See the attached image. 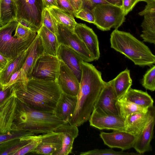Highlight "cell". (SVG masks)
<instances>
[{"instance_id": "f35d334b", "label": "cell", "mask_w": 155, "mask_h": 155, "mask_svg": "<svg viewBox=\"0 0 155 155\" xmlns=\"http://www.w3.org/2000/svg\"><path fill=\"white\" fill-rule=\"evenodd\" d=\"M57 7L74 15L76 12L68 0H56Z\"/></svg>"}, {"instance_id": "e0dca14e", "label": "cell", "mask_w": 155, "mask_h": 155, "mask_svg": "<svg viewBox=\"0 0 155 155\" xmlns=\"http://www.w3.org/2000/svg\"><path fill=\"white\" fill-rule=\"evenodd\" d=\"M62 146L61 135L53 131L42 135L41 140L32 152L37 154L54 155Z\"/></svg>"}, {"instance_id": "9c48e42d", "label": "cell", "mask_w": 155, "mask_h": 155, "mask_svg": "<svg viewBox=\"0 0 155 155\" xmlns=\"http://www.w3.org/2000/svg\"><path fill=\"white\" fill-rule=\"evenodd\" d=\"M58 25L56 36L60 45L67 46L74 50L84 61L88 62L94 61L84 43L74 32L58 22Z\"/></svg>"}, {"instance_id": "836d02e7", "label": "cell", "mask_w": 155, "mask_h": 155, "mask_svg": "<svg viewBox=\"0 0 155 155\" xmlns=\"http://www.w3.org/2000/svg\"><path fill=\"white\" fill-rule=\"evenodd\" d=\"M139 153L124 152L122 151H116L112 149H94L93 150L80 153V155H140Z\"/></svg>"}, {"instance_id": "bcb514c9", "label": "cell", "mask_w": 155, "mask_h": 155, "mask_svg": "<svg viewBox=\"0 0 155 155\" xmlns=\"http://www.w3.org/2000/svg\"><path fill=\"white\" fill-rule=\"evenodd\" d=\"M9 60L0 54V72L4 68Z\"/></svg>"}, {"instance_id": "83f0119b", "label": "cell", "mask_w": 155, "mask_h": 155, "mask_svg": "<svg viewBox=\"0 0 155 155\" xmlns=\"http://www.w3.org/2000/svg\"><path fill=\"white\" fill-rule=\"evenodd\" d=\"M35 136V135L26 136L0 144V155H14L15 152L30 143Z\"/></svg>"}, {"instance_id": "cb8c5ba5", "label": "cell", "mask_w": 155, "mask_h": 155, "mask_svg": "<svg viewBox=\"0 0 155 155\" xmlns=\"http://www.w3.org/2000/svg\"><path fill=\"white\" fill-rule=\"evenodd\" d=\"M144 16L141 24L142 33L140 36L144 42L155 44V9L139 13Z\"/></svg>"}, {"instance_id": "ffe728a7", "label": "cell", "mask_w": 155, "mask_h": 155, "mask_svg": "<svg viewBox=\"0 0 155 155\" xmlns=\"http://www.w3.org/2000/svg\"><path fill=\"white\" fill-rule=\"evenodd\" d=\"M77 97L61 93L58 99L53 114L65 123H68L75 111Z\"/></svg>"}, {"instance_id": "74e56055", "label": "cell", "mask_w": 155, "mask_h": 155, "mask_svg": "<svg viewBox=\"0 0 155 155\" xmlns=\"http://www.w3.org/2000/svg\"><path fill=\"white\" fill-rule=\"evenodd\" d=\"M74 16L77 18L90 23L94 24L95 17L93 10L85 8L81 9L76 13Z\"/></svg>"}, {"instance_id": "6da1fadb", "label": "cell", "mask_w": 155, "mask_h": 155, "mask_svg": "<svg viewBox=\"0 0 155 155\" xmlns=\"http://www.w3.org/2000/svg\"><path fill=\"white\" fill-rule=\"evenodd\" d=\"M76 106L69 123L77 127L88 120L106 82L93 64L83 61Z\"/></svg>"}, {"instance_id": "484cf974", "label": "cell", "mask_w": 155, "mask_h": 155, "mask_svg": "<svg viewBox=\"0 0 155 155\" xmlns=\"http://www.w3.org/2000/svg\"><path fill=\"white\" fill-rule=\"evenodd\" d=\"M122 98L146 108L153 106V100L148 93L131 87Z\"/></svg>"}, {"instance_id": "8fae6325", "label": "cell", "mask_w": 155, "mask_h": 155, "mask_svg": "<svg viewBox=\"0 0 155 155\" xmlns=\"http://www.w3.org/2000/svg\"><path fill=\"white\" fill-rule=\"evenodd\" d=\"M89 120L90 126L100 130H126V119L120 115L106 114L94 110Z\"/></svg>"}, {"instance_id": "ac0fdd59", "label": "cell", "mask_w": 155, "mask_h": 155, "mask_svg": "<svg viewBox=\"0 0 155 155\" xmlns=\"http://www.w3.org/2000/svg\"><path fill=\"white\" fill-rule=\"evenodd\" d=\"M43 54L41 39L37 33L31 45L29 52L22 68L21 69L23 84H26L31 78L33 69L37 60Z\"/></svg>"}, {"instance_id": "7bdbcfd3", "label": "cell", "mask_w": 155, "mask_h": 155, "mask_svg": "<svg viewBox=\"0 0 155 155\" xmlns=\"http://www.w3.org/2000/svg\"><path fill=\"white\" fill-rule=\"evenodd\" d=\"M14 84L4 90L2 89V86L1 87H0V104L12 94L13 91Z\"/></svg>"}, {"instance_id": "30bf717a", "label": "cell", "mask_w": 155, "mask_h": 155, "mask_svg": "<svg viewBox=\"0 0 155 155\" xmlns=\"http://www.w3.org/2000/svg\"><path fill=\"white\" fill-rule=\"evenodd\" d=\"M17 98L13 88L12 94L0 104V134L17 131L14 121Z\"/></svg>"}, {"instance_id": "ab89813d", "label": "cell", "mask_w": 155, "mask_h": 155, "mask_svg": "<svg viewBox=\"0 0 155 155\" xmlns=\"http://www.w3.org/2000/svg\"><path fill=\"white\" fill-rule=\"evenodd\" d=\"M21 82H23V79L21 72L20 69L12 74L9 81L7 84L1 86L2 89L4 90L16 83Z\"/></svg>"}, {"instance_id": "60d3db41", "label": "cell", "mask_w": 155, "mask_h": 155, "mask_svg": "<svg viewBox=\"0 0 155 155\" xmlns=\"http://www.w3.org/2000/svg\"><path fill=\"white\" fill-rule=\"evenodd\" d=\"M81 9L86 8L92 10L97 5L109 4L104 0H82Z\"/></svg>"}, {"instance_id": "f546056e", "label": "cell", "mask_w": 155, "mask_h": 155, "mask_svg": "<svg viewBox=\"0 0 155 155\" xmlns=\"http://www.w3.org/2000/svg\"><path fill=\"white\" fill-rule=\"evenodd\" d=\"M116 105L120 115L125 119L132 114L140 112H146L149 109V108L140 106L122 98L117 100Z\"/></svg>"}, {"instance_id": "7402d4cb", "label": "cell", "mask_w": 155, "mask_h": 155, "mask_svg": "<svg viewBox=\"0 0 155 155\" xmlns=\"http://www.w3.org/2000/svg\"><path fill=\"white\" fill-rule=\"evenodd\" d=\"M155 122V112L143 130L137 137L133 148L140 154L152 150L150 142L153 136Z\"/></svg>"}, {"instance_id": "d590c367", "label": "cell", "mask_w": 155, "mask_h": 155, "mask_svg": "<svg viewBox=\"0 0 155 155\" xmlns=\"http://www.w3.org/2000/svg\"><path fill=\"white\" fill-rule=\"evenodd\" d=\"M34 135L35 134L23 130L15 131L0 134V144L12 140L20 138L26 136Z\"/></svg>"}, {"instance_id": "8992f818", "label": "cell", "mask_w": 155, "mask_h": 155, "mask_svg": "<svg viewBox=\"0 0 155 155\" xmlns=\"http://www.w3.org/2000/svg\"><path fill=\"white\" fill-rule=\"evenodd\" d=\"M94 24L102 31L112 28L117 29L124 21L125 15L121 7L110 4H100L93 10Z\"/></svg>"}, {"instance_id": "ba28073f", "label": "cell", "mask_w": 155, "mask_h": 155, "mask_svg": "<svg viewBox=\"0 0 155 155\" xmlns=\"http://www.w3.org/2000/svg\"><path fill=\"white\" fill-rule=\"evenodd\" d=\"M60 60L57 56L43 54L37 60L31 78L46 81H56Z\"/></svg>"}, {"instance_id": "4fadbf2b", "label": "cell", "mask_w": 155, "mask_h": 155, "mask_svg": "<svg viewBox=\"0 0 155 155\" xmlns=\"http://www.w3.org/2000/svg\"><path fill=\"white\" fill-rule=\"evenodd\" d=\"M56 81L62 93L72 96H77L80 82L72 71L60 60Z\"/></svg>"}, {"instance_id": "277c9868", "label": "cell", "mask_w": 155, "mask_h": 155, "mask_svg": "<svg viewBox=\"0 0 155 155\" xmlns=\"http://www.w3.org/2000/svg\"><path fill=\"white\" fill-rule=\"evenodd\" d=\"M111 47L125 55L136 65L150 66L155 56L150 48L129 32L115 29L110 38Z\"/></svg>"}, {"instance_id": "5bb4252c", "label": "cell", "mask_w": 155, "mask_h": 155, "mask_svg": "<svg viewBox=\"0 0 155 155\" xmlns=\"http://www.w3.org/2000/svg\"><path fill=\"white\" fill-rule=\"evenodd\" d=\"M114 131L111 133L101 132L100 136L105 144L122 150L133 147L137 138L135 136L125 131Z\"/></svg>"}, {"instance_id": "8d00e7d4", "label": "cell", "mask_w": 155, "mask_h": 155, "mask_svg": "<svg viewBox=\"0 0 155 155\" xmlns=\"http://www.w3.org/2000/svg\"><path fill=\"white\" fill-rule=\"evenodd\" d=\"M42 135H35L33 140L28 144L15 152L14 155H23L32 153L39 143Z\"/></svg>"}, {"instance_id": "ee69618b", "label": "cell", "mask_w": 155, "mask_h": 155, "mask_svg": "<svg viewBox=\"0 0 155 155\" xmlns=\"http://www.w3.org/2000/svg\"><path fill=\"white\" fill-rule=\"evenodd\" d=\"M74 9L76 13L81 9L82 0H68Z\"/></svg>"}, {"instance_id": "d6986e66", "label": "cell", "mask_w": 155, "mask_h": 155, "mask_svg": "<svg viewBox=\"0 0 155 155\" xmlns=\"http://www.w3.org/2000/svg\"><path fill=\"white\" fill-rule=\"evenodd\" d=\"M155 112L153 106L147 112H138L130 115L126 118L125 131L137 137L146 126Z\"/></svg>"}, {"instance_id": "9a60e30c", "label": "cell", "mask_w": 155, "mask_h": 155, "mask_svg": "<svg viewBox=\"0 0 155 155\" xmlns=\"http://www.w3.org/2000/svg\"><path fill=\"white\" fill-rule=\"evenodd\" d=\"M74 32L83 42L94 60L100 57L99 42L93 30L85 24L77 23Z\"/></svg>"}, {"instance_id": "d6a6232c", "label": "cell", "mask_w": 155, "mask_h": 155, "mask_svg": "<svg viewBox=\"0 0 155 155\" xmlns=\"http://www.w3.org/2000/svg\"><path fill=\"white\" fill-rule=\"evenodd\" d=\"M142 86L152 91L155 90V65H153L144 75L141 81Z\"/></svg>"}, {"instance_id": "4316f807", "label": "cell", "mask_w": 155, "mask_h": 155, "mask_svg": "<svg viewBox=\"0 0 155 155\" xmlns=\"http://www.w3.org/2000/svg\"><path fill=\"white\" fill-rule=\"evenodd\" d=\"M114 89L118 100L122 98L132 85L130 70L127 68L113 79Z\"/></svg>"}, {"instance_id": "1f68e13d", "label": "cell", "mask_w": 155, "mask_h": 155, "mask_svg": "<svg viewBox=\"0 0 155 155\" xmlns=\"http://www.w3.org/2000/svg\"><path fill=\"white\" fill-rule=\"evenodd\" d=\"M42 24L57 35L58 33V22L47 8L44 9Z\"/></svg>"}, {"instance_id": "3957f363", "label": "cell", "mask_w": 155, "mask_h": 155, "mask_svg": "<svg viewBox=\"0 0 155 155\" xmlns=\"http://www.w3.org/2000/svg\"><path fill=\"white\" fill-rule=\"evenodd\" d=\"M14 123L17 131H29L35 134L54 131L65 123L53 114L33 109L17 98Z\"/></svg>"}, {"instance_id": "e575fe53", "label": "cell", "mask_w": 155, "mask_h": 155, "mask_svg": "<svg viewBox=\"0 0 155 155\" xmlns=\"http://www.w3.org/2000/svg\"><path fill=\"white\" fill-rule=\"evenodd\" d=\"M37 33L18 22L13 36L19 39L25 40Z\"/></svg>"}, {"instance_id": "4dcf8cb0", "label": "cell", "mask_w": 155, "mask_h": 155, "mask_svg": "<svg viewBox=\"0 0 155 155\" xmlns=\"http://www.w3.org/2000/svg\"><path fill=\"white\" fill-rule=\"evenodd\" d=\"M14 19L16 18L13 0H2L0 27Z\"/></svg>"}, {"instance_id": "7dc6e473", "label": "cell", "mask_w": 155, "mask_h": 155, "mask_svg": "<svg viewBox=\"0 0 155 155\" xmlns=\"http://www.w3.org/2000/svg\"><path fill=\"white\" fill-rule=\"evenodd\" d=\"M108 3L122 7V0H104Z\"/></svg>"}, {"instance_id": "f1b7e54d", "label": "cell", "mask_w": 155, "mask_h": 155, "mask_svg": "<svg viewBox=\"0 0 155 155\" xmlns=\"http://www.w3.org/2000/svg\"><path fill=\"white\" fill-rule=\"evenodd\" d=\"M48 9L58 23L62 24L74 32V28L77 23L73 15L57 7Z\"/></svg>"}, {"instance_id": "b9f144b4", "label": "cell", "mask_w": 155, "mask_h": 155, "mask_svg": "<svg viewBox=\"0 0 155 155\" xmlns=\"http://www.w3.org/2000/svg\"><path fill=\"white\" fill-rule=\"evenodd\" d=\"M140 1L139 0H122V8L125 15L134 8L136 4Z\"/></svg>"}, {"instance_id": "c3c4849f", "label": "cell", "mask_w": 155, "mask_h": 155, "mask_svg": "<svg viewBox=\"0 0 155 155\" xmlns=\"http://www.w3.org/2000/svg\"><path fill=\"white\" fill-rule=\"evenodd\" d=\"M140 1H144L147 3V4L155 2V0H139Z\"/></svg>"}, {"instance_id": "5b68a950", "label": "cell", "mask_w": 155, "mask_h": 155, "mask_svg": "<svg viewBox=\"0 0 155 155\" xmlns=\"http://www.w3.org/2000/svg\"><path fill=\"white\" fill-rule=\"evenodd\" d=\"M18 22L16 19H14L0 27V54L8 60L14 58L27 49L37 34L25 40L13 37L12 33Z\"/></svg>"}, {"instance_id": "7a4b0ae2", "label": "cell", "mask_w": 155, "mask_h": 155, "mask_svg": "<svg viewBox=\"0 0 155 155\" xmlns=\"http://www.w3.org/2000/svg\"><path fill=\"white\" fill-rule=\"evenodd\" d=\"M17 98L36 110L53 114L62 93L56 81L30 78L27 82L15 83L13 86Z\"/></svg>"}, {"instance_id": "7c38bea8", "label": "cell", "mask_w": 155, "mask_h": 155, "mask_svg": "<svg viewBox=\"0 0 155 155\" xmlns=\"http://www.w3.org/2000/svg\"><path fill=\"white\" fill-rule=\"evenodd\" d=\"M113 79L106 82L96 101L94 110L106 114L120 115L116 102L118 100L113 85Z\"/></svg>"}, {"instance_id": "2e32d148", "label": "cell", "mask_w": 155, "mask_h": 155, "mask_svg": "<svg viewBox=\"0 0 155 155\" xmlns=\"http://www.w3.org/2000/svg\"><path fill=\"white\" fill-rule=\"evenodd\" d=\"M57 57L73 72L80 82L81 74V63L83 60L74 50L64 45L60 44Z\"/></svg>"}, {"instance_id": "681fc988", "label": "cell", "mask_w": 155, "mask_h": 155, "mask_svg": "<svg viewBox=\"0 0 155 155\" xmlns=\"http://www.w3.org/2000/svg\"><path fill=\"white\" fill-rule=\"evenodd\" d=\"M2 2V0H0V19L1 18V5Z\"/></svg>"}, {"instance_id": "603a6c76", "label": "cell", "mask_w": 155, "mask_h": 155, "mask_svg": "<svg viewBox=\"0 0 155 155\" xmlns=\"http://www.w3.org/2000/svg\"><path fill=\"white\" fill-rule=\"evenodd\" d=\"M30 46L14 58L9 60L4 68L0 72V84L2 86L7 84L12 74L22 68L30 51Z\"/></svg>"}, {"instance_id": "52a82bcc", "label": "cell", "mask_w": 155, "mask_h": 155, "mask_svg": "<svg viewBox=\"0 0 155 155\" xmlns=\"http://www.w3.org/2000/svg\"><path fill=\"white\" fill-rule=\"evenodd\" d=\"M15 18L25 21L38 31L42 26L44 6L43 0H13Z\"/></svg>"}, {"instance_id": "f907efd6", "label": "cell", "mask_w": 155, "mask_h": 155, "mask_svg": "<svg viewBox=\"0 0 155 155\" xmlns=\"http://www.w3.org/2000/svg\"><path fill=\"white\" fill-rule=\"evenodd\" d=\"M1 84H0V87H1Z\"/></svg>"}, {"instance_id": "44dd1931", "label": "cell", "mask_w": 155, "mask_h": 155, "mask_svg": "<svg viewBox=\"0 0 155 155\" xmlns=\"http://www.w3.org/2000/svg\"><path fill=\"white\" fill-rule=\"evenodd\" d=\"M78 127L66 123L54 131L61 135L62 139L61 148L54 155H68L72 153L74 140L78 135Z\"/></svg>"}, {"instance_id": "f6af8a7d", "label": "cell", "mask_w": 155, "mask_h": 155, "mask_svg": "<svg viewBox=\"0 0 155 155\" xmlns=\"http://www.w3.org/2000/svg\"><path fill=\"white\" fill-rule=\"evenodd\" d=\"M44 8L48 9L57 7L56 0H43Z\"/></svg>"}, {"instance_id": "d4e9b609", "label": "cell", "mask_w": 155, "mask_h": 155, "mask_svg": "<svg viewBox=\"0 0 155 155\" xmlns=\"http://www.w3.org/2000/svg\"><path fill=\"white\" fill-rule=\"evenodd\" d=\"M37 33L41 39L44 53L57 56L60 45L57 36L42 25Z\"/></svg>"}]
</instances>
